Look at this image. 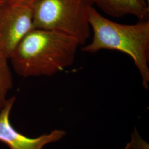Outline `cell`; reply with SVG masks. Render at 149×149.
Returning <instances> with one entry per match:
<instances>
[{
  "mask_svg": "<svg viewBox=\"0 0 149 149\" xmlns=\"http://www.w3.org/2000/svg\"><path fill=\"white\" fill-rule=\"evenodd\" d=\"M6 3V0H0V6L4 5Z\"/></svg>",
  "mask_w": 149,
  "mask_h": 149,
  "instance_id": "30bf717a",
  "label": "cell"
},
{
  "mask_svg": "<svg viewBox=\"0 0 149 149\" xmlns=\"http://www.w3.org/2000/svg\"><path fill=\"white\" fill-rule=\"evenodd\" d=\"M6 3L12 5L31 7L38 0H6Z\"/></svg>",
  "mask_w": 149,
  "mask_h": 149,
  "instance_id": "9c48e42d",
  "label": "cell"
},
{
  "mask_svg": "<svg viewBox=\"0 0 149 149\" xmlns=\"http://www.w3.org/2000/svg\"><path fill=\"white\" fill-rule=\"evenodd\" d=\"M93 2L104 13L114 18L132 15L139 20L148 19L149 7L146 0H93Z\"/></svg>",
  "mask_w": 149,
  "mask_h": 149,
  "instance_id": "8992f818",
  "label": "cell"
},
{
  "mask_svg": "<svg viewBox=\"0 0 149 149\" xmlns=\"http://www.w3.org/2000/svg\"><path fill=\"white\" fill-rule=\"evenodd\" d=\"M8 60L0 53V112L7 102L8 92L13 87V76L8 65Z\"/></svg>",
  "mask_w": 149,
  "mask_h": 149,
  "instance_id": "52a82bcc",
  "label": "cell"
},
{
  "mask_svg": "<svg viewBox=\"0 0 149 149\" xmlns=\"http://www.w3.org/2000/svg\"><path fill=\"white\" fill-rule=\"evenodd\" d=\"M124 149H149V144L144 141L139 134L136 128L132 134L131 141Z\"/></svg>",
  "mask_w": 149,
  "mask_h": 149,
  "instance_id": "ba28073f",
  "label": "cell"
},
{
  "mask_svg": "<svg viewBox=\"0 0 149 149\" xmlns=\"http://www.w3.org/2000/svg\"><path fill=\"white\" fill-rule=\"evenodd\" d=\"M149 2V0H148V2Z\"/></svg>",
  "mask_w": 149,
  "mask_h": 149,
  "instance_id": "8fae6325",
  "label": "cell"
},
{
  "mask_svg": "<svg viewBox=\"0 0 149 149\" xmlns=\"http://www.w3.org/2000/svg\"><path fill=\"white\" fill-rule=\"evenodd\" d=\"M80 46L76 39L66 34L33 28L9 60L16 74L22 77L50 76L73 64Z\"/></svg>",
  "mask_w": 149,
  "mask_h": 149,
  "instance_id": "6da1fadb",
  "label": "cell"
},
{
  "mask_svg": "<svg viewBox=\"0 0 149 149\" xmlns=\"http://www.w3.org/2000/svg\"><path fill=\"white\" fill-rule=\"evenodd\" d=\"M34 28L31 7L6 3L0 6V53L10 59L18 45Z\"/></svg>",
  "mask_w": 149,
  "mask_h": 149,
  "instance_id": "277c9868",
  "label": "cell"
},
{
  "mask_svg": "<svg viewBox=\"0 0 149 149\" xmlns=\"http://www.w3.org/2000/svg\"><path fill=\"white\" fill-rule=\"evenodd\" d=\"M16 100L13 96L7 99L0 112V141L10 149H43L47 144L58 141L66 135L63 130L56 129L36 138H29L16 130L12 125L10 116Z\"/></svg>",
  "mask_w": 149,
  "mask_h": 149,
  "instance_id": "5b68a950",
  "label": "cell"
},
{
  "mask_svg": "<svg viewBox=\"0 0 149 149\" xmlns=\"http://www.w3.org/2000/svg\"><path fill=\"white\" fill-rule=\"evenodd\" d=\"M89 22L93 37L82 50L96 53L101 50H113L127 54L138 70L143 87L148 89L149 19L139 20L134 24H120L107 19L92 7Z\"/></svg>",
  "mask_w": 149,
  "mask_h": 149,
  "instance_id": "7a4b0ae2",
  "label": "cell"
},
{
  "mask_svg": "<svg viewBox=\"0 0 149 149\" xmlns=\"http://www.w3.org/2000/svg\"><path fill=\"white\" fill-rule=\"evenodd\" d=\"M93 6V0H38L31 7L33 27L66 34L84 45L91 36Z\"/></svg>",
  "mask_w": 149,
  "mask_h": 149,
  "instance_id": "3957f363",
  "label": "cell"
}]
</instances>
